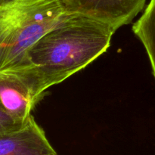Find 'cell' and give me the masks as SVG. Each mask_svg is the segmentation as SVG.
Here are the masks:
<instances>
[{"mask_svg":"<svg viewBox=\"0 0 155 155\" xmlns=\"http://www.w3.org/2000/svg\"><path fill=\"white\" fill-rule=\"evenodd\" d=\"M0 155H57L33 116L18 130L0 135Z\"/></svg>","mask_w":155,"mask_h":155,"instance_id":"5","label":"cell"},{"mask_svg":"<svg viewBox=\"0 0 155 155\" xmlns=\"http://www.w3.org/2000/svg\"><path fill=\"white\" fill-rule=\"evenodd\" d=\"M147 0H62L70 13L107 24L115 30L130 24Z\"/></svg>","mask_w":155,"mask_h":155,"instance_id":"4","label":"cell"},{"mask_svg":"<svg viewBox=\"0 0 155 155\" xmlns=\"http://www.w3.org/2000/svg\"><path fill=\"white\" fill-rule=\"evenodd\" d=\"M24 124L21 125V124H18L15 122H14L13 120L11 119V118L3 111L2 109L0 107V135L5 134V133H9V132L13 131V130H18V129L23 127Z\"/></svg>","mask_w":155,"mask_h":155,"instance_id":"7","label":"cell"},{"mask_svg":"<svg viewBox=\"0 0 155 155\" xmlns=\"http://www.w3.org/2000/svg\"><path fill=\"white\" fill-rule=\"evenodd\" d=\"M70 14L62 0L0 3V70L29 68L32 47Z\"/></svg>","mask_w":155,"mask_h":155,"instance_id":"2","label":"cell"},{"mask_svg":"<svg viewBox=\"0 0 155 155\" xmlns=\"http://www.w3.org/2000/svg\"><path fill=\"white\" fill-rule=\"evenodd\" d=\"M57 155H58V154H57Z\"/></svg>","mask_w":155,"mask_h":155,"instance_id":"8","label":"cell"},{"mask_svg":"<svg viewBox=\"0 0 155 155\" xmlns=\"http://www.w3.org/2000/svg\"><path fill=\"white\" fill-rule=\"evenodd\" d=\"M133 31L146 50L155 78V0H151L140 18L133 24Z\"/></svg>","mask_w":155,"mask_h":155,"instance_id":"6","label":"cell"},{"mask_svg":"<svg viewBox=\"0 0 155 155\" xmlns=\"http://www.w3.org/2000/svg\"><path fill=\"white\" fill-rule=\"evenodd\" d=\"M115 32L107 24L71 13L32 47L27 71L45 94L104 54Z\"/></svg>","mask_w":155,"mask_h":155,"instance_id":"1","label":"cell"},{"mask_svg":"<svg viewBox=\"0 0 155 155\" xmlns=\"http://www.w3.org/2000/svg\"><path fill=\"white\" fill-rule=\"evenodd\" d=\"M44 94L26 69L0 70V107L18 124H24Z\"/></svg>","mask_w":155,"mask_h":155,"instance_id":"3","label":"cell"}]
</instances>
